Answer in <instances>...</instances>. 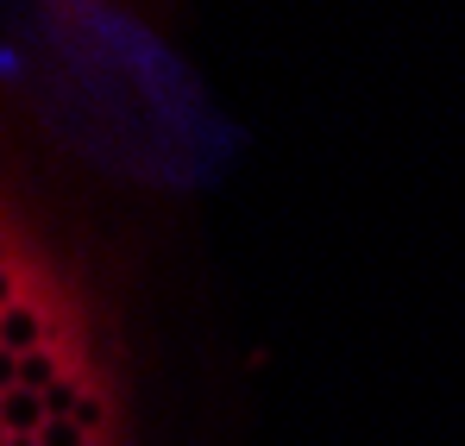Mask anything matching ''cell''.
<instances>
[{"instance_id":"cell-2","label":"cell","mask_w":465,"mask_h":446,"mask_svg":"<svg viewBox=\"0 0 465 446\" xmlns=\"http://www.w3.org/2000/svg\"><path fill=\"white\" fill-rule=\"evenodd\" d=\"M38 340H45V327H38V314H32L25 302H13V308L0 314V346L25 359V352H38Z\"/></svg>"},{"instance_id":"cell-5","label":"cell","mask_w":465,"mask_h":446,"mask_svg":"<svg viewBox=\"0 0 465 446\" xmlns=\"http://www.w3.org/2000/svg\"><path fill=\"white\" fill-rule=\"evenodd\" d=\"M38 446H88V428L82 421H45Z\"/></svg>"},{"instance_id":"cell-3","label":"cell","mask_w":465,"mask_h":446,"mask_svg":"<svg viewBox=\"0 0 465 446\" xmlns=\"http://www.w3.org/2000/svg\"><path fill=\"white\" fill-rule=\"evenodd\" d=\"M51 383H64V377H57V365H51V352H45V346L19 359V390H38V396H45Z\"/></svg>"},{"instance_id":"cell-1","label":"cell","mask_w":465,"mask_h":446,"mask_svg":"<svg viewBox=\"0 0 465 446\" xmlns=\"http://www.w3.org/2000/svg\"><path fill=\"white\" fill-rule=\"evenodd\" d=\"M0 421H6V434H45L51 409H45L38 390H6L0 396Z\"/></svg>"},{"instance_id":"cell-7","label":"cell","mask_w":465,"mask_h":446,"mask_svg":"<svg viewBox=\"0 0 465 446\" xmlns=\"http://www.w3.org/2000/svg\"><path fill=\"white\" fill-rule=\"evenodd\" d=\"M13 308V283H6V271H0V314Z\"/></svg>"},{"instance_id":"cell-4","label":"cell","mask_w":465,"mask_h":446,"mask_svg":"<svg viewBox=\"0 0 465 446\" xmlns=\"http://www.w3.org/2000/svg\"><path fill=\"white\" fill-rule=\"evenodd\" d=\"M45 409H51V421H76V409H82V390L64 377V383H51L45 390Z\"/></svg>"},{"instance_id":"cell-8","label":"cell","mask_w":465,"mask_h":446,"mask_svg":"<svg viewBox=\"0 0 465 446\" xmlns=\"http://www.w3.org/2000/svg\"><path fill=\"white\" fill-rule=\"evenodd\" d=\"M6 441H13V434H6V421H0V446H6Z\"/></svg>"},{"instance_id":"cell-6","label":"cell","mask_w":465,"mask_h":446,"mask_svg":"<svg viewBox=\"0 0 465 446\" xmlns=\"http://www.w3.org/2000/svg\"><path fill=\"white\" fill-rule=\"evenodd\" d=\"M6 390H19V352L0 346V396H6Z\"/></svg>"}]
</instances>
